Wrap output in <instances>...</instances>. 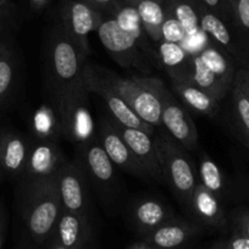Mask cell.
<instances>
[{"label":"cell","instance_id":"obj_1","mask_svg":"<svg viewBox=\"0 0 249 249\" xmlns=\"http://www.w3.org/2000/svg\"><path fill=\"white\" fill-rule=\"evenodd\" d=\"M20 212L31 238L44 244L53 236L62 212L57 178L21 187Z\"/></svg>","mask_w":249,"mask_h":249},{"label":"cell","instance_id":"obj_2","mask_svg":"<svg viewBox=\"0 0 249 249\" xmlns=\"http://www.w3.org/2000/svg\"><path fill=\"white\" fill-rule=\"evenodd\" d=\"M86 55L66 33L61 23L52 28L45 48V78L50 98L81 82Z\"/></svg>","mask_w":249,"mask_h":249},{"label":"cell","instance_id":"obj_3","mask_svg":"<svg viewBox=\"0 0 249 249\" xmlns=\"http://www.w3.org/2000/svg\"><path fill=\"white\" fill-rule=\"evenodd\" d=\"M238 68L229 53L210 42L199 53L190 55L187 78L221 102L231 92Z\"/></svg>","mask_w":249,"mask_h":249},{"label":"cell","instance_id":"obj_4","mask_svg":"<svg viewBox=\"0 0 249 249\" xmlns=\"http://www.w3.org/2000/svg\"><path fill=\"white\" fill-rule=\"evenodd\" d=\"M50 99H54L59 107L62 137L76 147L98 137L97 124L89 107V92L83 80Z\"/></svg>","mask_w":249,"mask_h":249},{"label":"cell","instance_id":"obj_5","mask_svg":"<svg viewBox=\"0 0 249 249\" xmlns=\"http://www.w3.org/2000/svg\"><path fill=\"white\" fill-rule=\"evenodd\" d=\"M154 142L165 182L169 183L177 199L186 208L193 191L199 183L198 172L188 154L190 152L167 133H154Z\"/></svg>","mask_w":249,"mask_h":249},{"label":"cell","instance_id":"obj_6","mask_svg":"<svg viewBox=\"0 0 249 249\" xmlns=\"http://www.w3.org/2000/svg\"><path fill=\"white\" fill-rule=\"evenodd\" d=\"M141 85L153 90L161 103V127L187 152H197L199 136L191 112L165 87L160 78L152 76H133Z\"/></svg>","mask_w":249,"mask_h":249},{"label":"cell","instance_id":"obj_7","mask_svg":"<svg viewBox=\"0 0 249 249\" xmlns=\"http://www.w3.org/2000/svg\"><path fill=\"white\" fill-rule=\"evenodd\" d=\"M97 69L103 78L130 105L140 119L152 127H161V103L153 90L141 85L135 77L124 78L107 69Z\"/></svg>","mask_w":249,"mask_h":249},{"label":"cell","instance_id":"obj_8","mask_svg":"<svg viewBox=\"0 0 249 249\" xmlns=\"http://www.w3.org/2000/svg\"><path fill=\"white\" fill-rule=\"evenodd\" d=\"M82 78L87 87L88 92L94 93L98 97L102 98L107 104V109L109 115L107 116L114 121L124 124L126 127L137 128V130L145 131L154 136L155 128L150 124H145L142 119L130 107V105L124 102L119 94L114 90V88L103 78L100 72L95 66L86 64L83 65Z\"/></svg>","mask_w":249,"mask_h":249},{"label":"cell","instance_id":"obj_9","mask_svg":"<svg viewBox=\"0 0 249 249\" xmlns=\"http://www.w3.org/2000/svg\"><path fill=\"white\" fill-rule=\"evenodd\" d=\"M103 18L104 15L86 0H61L59 22L86 56L90 53L89 35L97 32Z\"/></svg>","mask_w":249,"mask_h":249},{"label":"cell","instance_id":"obj_10","mask_svg":"<svg viewBox=\"0 0 249 249\" xmlns=\"http://www.w3.org/2000/svg\"><path fill=\"white\" fill-rule=\"evenodd\" d=\"M77 161L82 166L88 182L94 186L103 199L114 196L116 190L115 165L107 157L98 137L92 142L76 147Z\"/></svg>","mask_w":249,"mask_h":249},{"label":"cell","instance_id":"obj_11","mask_svg":"<svg viewBox=\"0 0 249 249\" xmlns=\"http://www.w3.org/2000/svg\"><path fill=\"white\" fill-rule=\"evenodd\" d=\"M68 161L59 143L36 140L31 145L25 171L20 177L21 187L57 178L60 170Z\"/></svg>","mask_w":249,"mask_h":249},{"label":"cell","instance_id":"obj_12","mask_svg":"<svg viewBox=\"0 0 249 249\" xmlns=\"http://www.w3.org/2000/svg\"><path fill=\"white\" fill-rule=\"evenodd\" d=\"M99 39L112 59L122 68H138L147 71L145 56L138 48L136 40L122 31L114 18L104 16L97 30Z\"/></svg>","mask_w":249,"mask_h":249},{"label":"cell","instance_id":"obj_13","mask_svg":"<svg viewBox=\"0 0 249 249\" xmlns=\"http://www.w3.org/2000/svg\"><path fill=\"white\" fill-rule=\"evenodd\" d=\"M88 179L77 160L68 161L57 175V188L62 210L90 217V197Z\"/></svg>","mask_w":249,"mask_h":249},{"label":"cell","instance_id":"obj_14","mask_svg":"<svg viewBox=\"0 0 249 249\" xmlns=\"http://www.w3.org/2000/svg\"><path fill=\"white\" fill-rule=\"evenodd\" d=\"M97 135L100 144L103 145L105 153L115 166L120 167L140 179H144V181L149 179L141 162L126 144L124 138L115 130L107 115L99 117L97 124Z\"/></svg>","mask_w":249,"mask_h":249},{"label":"cell","instance_id":"obj_15","mask_svg":"<svg viewBox=\"0 0 249 249\" xmlns=\"http://www.w3.org/2000/svg\"><path fill=\"white\" fill-rule=\"evenodd\" d=\"M199 20L200 28L210 38V40L229 53L236 60L238 66H244L249 52H247V48L244 47L242 40V38L244 37H242L243 35L239 32L238 28L230 25L212 11L203 8L200 4Z\"/></svg>","mask_w":249,"mask_h":249},{"label":"cell","instance_id":"obj_16","mask_svg":"<svg viewBox=\"0 0 249 249\" xmlns=\"http://www.w3.org/2000/svg\"><path fill=\"white\" fill-rule=\"evenodd\" d=\"M109 120L111 121L115 130L124 138L128 148L132 150V153L137 158L138 161L141 162V165L143 166L149 179L159 182V183L165 182L161 165H160L159 155H158L157 145H155L154 142V136L145 132V131L137 130V128L126 127V126L114 121L110 117Z\"/></svg>","mask_w":249,"mask_h":249},{"label":"cell","instance_id":"obj_17","mask_svg":"<svg viewBox=\"0 0 249 249\" xmlns=\"http://www.w3.org/2000/svg\"><path fill=\"white\" fill-rule=\"evenodd\" d=\"M32 142L18 132L0 135V169L11 178H20L25 171Z\"/></svg>","mask_w":249,"mask_h":249},{"label":"cell","instance_id":"obj_18","mask_svg":"<svg viewBox=\"0 0 249 249\" xmlns=\"http://www.w3.org/2000/svg\"><path fill=\"white\" fill-rule=\"evenodd\" d=\"M186 209L204 226L213 229H224L226 226L227 219L221 199L200 183L193 191Z\"/></svg>","mask_w":249,"mask_h":249},{"label":"cell","instance_id":"obj_19","mask_svg":"<svg viewBox=\"0 0 249 249\" xmlns=\"http://www.w3.org/2000/svg\"><path fill=\"white\" fill-rule=\"evenodd\" d=\"M172 89L190 112L199 116L216 117L220 110V102L207 90L202 89L187 77L171 80Z\"/></svg>","mask_w":249,"mask_h":249},{"label":"cell","instance_id":"obj_20","mask_svg":"<svg viewBox=\"0 0 249 249\" xmlns=\"http://www.w3.org/2000/svg\"><path fill=\"white\" fill-rule=\"evenodd\" d=\"M53 234L65 248L82 249L92 236L90 217L62 210Z\"/></svg>","mask_w":249,"mask_h":249},{"label":"cell","instance_id":"obj_21","mask_svg":"<svg viewBox=\"0 0 249 249\" xmlns=\"http://www.w3.org/2000/svg\"><path fill=\"white\" fill-rule=\"evenodd\" d=\"M200 231L202 229L199 225L174 217L149 233L144 234L143 241L150 244L153 248L175 249L186 243L191 237L196 236Z\"/></svg>","mask_w":249,"mask_h":249},{"label":"cell","instance_id":"obj_22","mask_svg":"<svg viewBox=\"0 0 249 249\" xmlns=\"http://www.w3.org/2000/svg\"><path fill=\"white\" fill-rule=\"evenodd\" d=\"M130 215L136 229L143 236L175 217L171 208L157 198H142L133 203Z\"/></svg>","mask_w":249,"mask_h":249},{"label":"cell","instance_id":"obj_23","mask_svg":"<svg viewBox=\"0 0 249 249\" xmlns=\"http://www.w3.org/2000/svg\"><path fill=\"white\" fill-rule=\"evenodd\" d=\"M109 18H114L119 27L136 40L138 48L145 56L158 61V53L157 50L150 47V39L148 38L147 33L143 28L140 14L136 9L135 4L126 3L119 6Z\"/></svg>","mask_w":249,"mask_h":249},{"label":"cell","instance_id":"obj_24","mask_svg":"<svg viewBox=\"0 0 249 249\" xmlns=\"http://www.w3.org/2000/svg\"><path fill=\"white\" fill-rule=\"evenodd\" d=\"M31 130L33 137L37 141H49L59 142L62 138L61 120H60L59 107L54 99L43 103L32 115Z\"/></svg>","mask_w":249,"mask_h":249},{"label":"cell","instance_id":"obj_25","mask_svg":"<svg viewBox=\"0 0 249 249\" xmlns=\"http://www.w3.org/2000/svg\"><path fill=\"white\" fill-rule=\"evenodd\" d=\"M158 62L164 68L171 80L187 77L190 54L178 43L160 40L157 48Z\"/></svg>","mask_w":249,"mask_h":249},{"label":"cell","instance_id":"obj_26","mask_svg":"<svg viewBox=\"0 0 249 249\" xmlns=\"http://www.w3.org/2000/svg\"><path fill=\"white\" fill-rule=\"evenodd\" d=\"M140 14L143 28L152 43L161 40V27L166 18V4L161 0H132Z\"/></svg>","mask_w":249,"mask_h":249},{"label":"cell","instance_id":"obj_27","mask_svg":"<svg viewBox=\"0 0 249 249\" xmlns=\"http://www.w3.org/2000/svg\"><path fill=\"white\" fill-rule=\"evenodd\" d=\"M166 8L177 18L183 27L186 36H192L200 32L199 3L197 0H169Z\"/></svg>","mask_w":249,"mask_h":249},{"label":"cell","instance_id":"obj_28","mask_svg":"<svg viewBox=\"0 0 249 249\" xmlns=\"http://www.w3.org/2000/svg\"><path fill=\"white\" fill-rule=\"evenodd\" d=\"M197 172L199 183L222 200L226 195V181L219 165L212 158L202 153L199 155Z\"/></svg>","mask_w":249,"mask_h":249},{"label":"cell","instance_id":"obj_29","mask_svg":"<svg viewBox=\"0 0 249 249\" xmlns=\"http://www.w3.org/2000/svg\"><path fill=\"white\" fill-rule=\"evenodd\" d=\"M16 77L15 55L8 42L0 39V107L10 98Z\"/></svg>","mask_w":249,"mask_h":249},{"label":"cell","instance_id":"obj_30","mask_svg":"<svg viewBox=\"0 0 249 249\" xmlns=\"http://www.w3.org/2000/svg\"><path fill=\"white\" fill-rule=\"evenodd\" d=\"M229 95L231 98V117L244 144L249 148V102L236 86L232 87Z\"/></svg>","mask_w":249,"mask_h":249},{"label":"cell","instance_id":"obj_31","mask_svg":"<svg viewBox=\"0 0 249 249\" xmlns=\"http://www.w3.org/2000/svg\"><path fill=\"white\" fill-rule=\"evenodd\" d=\"M166 10H167L166 18H165L161 27V40L182 44L184 38H186V32H184L181 23L177 21V18H175L174 15H172L171 11H170L167 8Z\"/></svg>","mask_w":249,"mask_h":249},{"label":"cell","instance_id":"obj_32","mask_svg":"<svg viewBox=\"0 0 249 249\" xmlns=\"http://www.w3.org/2000/svg\"><path fill=\"white\" fill-rule=\"evenodd\" d=\"M233 14L234 22L239 32L249 36V0H227Z\"/></svg>","mask_w":249,"mask_h":249},{"label":"cell","instance_id":"obj_33","mask_svg":"<svg viewBox=\"0 0 249 249\" xmlns=\"http://www.w3.org/2000/svg\"><path fill=\"white\" fill-rule=\"evenodd\" d=\"M197 1L203 6V8L212 11L213 14H215V15L219 16L220 18H222V20L226 21L227 23H230V25L234 26V27L237 28L236 22H234L233 14H232L231 10V6H230L227 0H197Z\"/></svg>","mask_w":249,"mask_h":249},{"label":"cell","instance_id":"obj_34","mask_svg":"<svg viewBox=\"0 0 249 249\" xmlns=\"http://www.w3.org/2000/svg\"><path fill=\"white\" fill-rule=\"evenodd\" d=\"M86 1L104 16H110L119 6L124 4L132 3V0H86Z\"/></svg>","mask_w":249,"mask_h":249},{"label":"cell","instance_id":"obj_35","mask_svg":"<svg viewBox=\"0 0 249 249\" xmlns=\"http://www.w3.org/2000/svg\"><path fill=\"white\" fill-rule=\"evenodd\" d=\"M233 86H236V87L243 93V95L249 102V69L248 68H246V66H239V68L237 69V72L236 75H234Z\"/></svg>","mask_w":249,"mask_h":249},{"label":"cell","instance_id":"obj_36","mask_svg":"<svg viewBox=\"0 0 249 249\" xmlns=\"http://www.w3.org/2000/svg\"><path fill=\"white\" fill-rule=\"evenodd\" d=\"M226 244L227 249H249V237L237 225L236 231L233 232L231 238L226 242Z\"/></svg>","mask_w":249,"mask_h":249},{"label":"cell","instance_id":"obj_37","mask_svg":"<svg viewBox=\"0 0 249 249\" xmlns=\"http://www.w3.org/2000/svg\"><path fill=\"white\" fill-rule=\"evenodd\" d=\"M6 226H8V216L3 202H0V249H3L4 241H5Z\"/></svg>","mask_w":249,"mask_h":249},{"label":"cell","instance_id":"obj_38","mask_svg":"<svg viewBox=\"0 0 249 249\" xmlns=\"http://www.w3.org/2000/svg\"><path fill=\"white\" fill-rule=\"evenodd\" d=\"M14 6L10 0H0V25L13 16Z\"/></svg>","mask_w":249,"mask_h":249},{"label":"cell","instance_id":"obj_39","mask_svg":"<svg viewBox=\"0 0 249 249\" xmlns=\"http://www.w3.org/2000/svg\"><path fill=\"white\" fill-rule=\"evenodd\" d=\"M237 225H238V226L243 230L244 233L249 237V210L242 213L241 216H239L238 224Z\"/></svg>","mask_w":249,"mask_h":249},{"label":"cell","instance_id":"obj_40","mask_svg":"<svg viewBox=\"0 0 249 249\" xmlns=\"http://www.w3.org/2000/svg\"><path fill=\"white\" fill-rule=\"evenodd\" d=\"M53 0H28V3H30V6L35 11H40L43 10L44 8H47L50 3H52Z\"/></svg>","mask_w":249,"mask_h":249},{"label":"cell","instance_id":"obj_41","mask_svg":"<svg viewBox=\"0 0 249 249\" xmlns=\"http://www.w3.org/2000/svg\"><path fill=\"white\" fill-rule=\"evenodd\" d=\"M45 248L44 249H68L65 248V247L62 246L61 243H60L59 241L56 239V237L53 234L52 237H50L49 239H48L47 242H45Z\"/></svg>","mask_w":249,"mask_h":249},{"label":"cell","instance_id":"obj_42","mask_svg":"<svg viewBox=\"0 0 249 249\" xmlns=\"http://www.w3.org/2000/svg\"><path fill=\"white\" fill-rule=\"evenodd\" d=\"M127 249H153V247L150 244H148L147 242H137V243L132 244L131 247H128Z\"/></svg>","mask_w":249,"mask_h":249},{"label":"cell","instance_id":"obj_43","mask_svg":"<svg viewBox=\"0 0 249 249\" xmlns=\"http://www.w3.org/2000/svg\"><path fill=\"white\" fill-rule=\"evenodd\" d=\"M210 249H227L226 242H217Z\"/></svg>","mask_w":249,"mask_h":249},{"label":"cell","instance_id":"obj_44","mask_svg":"<svg viewBox=\"0 0 249 249\" xmlns=\"http://www.w3.org/2000/svg\"><path fill=\"white\" fill-rule=\"evenodd\" d=\"M18 249H37V248H35L33 246H30V244H22Z\"/></svg>","mask_w":249,"mask_h":249},{"label":"cell","instance_id":"obj_45","mask_svg":"<svg viewBox=\"0 0 249 249\" xmlns=\"http://www.w3.org/2000/svg\"><path fill=\"white\" fill-rule=\"evenodd\" d=\"M244 66L249 69V54H248V56H247V61H246V64H244Z\"/></svg>","mask_w":249,"mask_h":249},{"label":"cell","instance_id":"obj_46","mask_svg":"<svg viewBox=\"0 0 249 249\" xmlns=\"http://www.w3.org/2000/svg\"><path fill=\"white\" fill-rule=\"evenodd\" d=\"M82 249H89V247H88V246H86V247H83Z\"/></svg>","mask_w":249,"mask_h":249},{"label":"cell","instance_id":"obj_47","mask_svg":"<svg viewBox=\"0 0 249 249\" xmlns=\"http://www.w3.org/2000/svg\"><path fill=\"white\" fill-rule=\"evenodd\" d=\"M1 175H3V171H1V169H0V177H1Z\"/></svg>","mask_w":249,"mask_h":249},{"label":"cell","instance_id":"obj_48","mask_svg":"<svg viewBox=\"0 0 249 249\" xmlns=\"http://www.w3.org/2000/svg\"><path fill=\"white\" fill-rule=\"evenodd\" d=\"M164 1H165V3H166V1H169V0H164Z\"/></svg>","mask_w":249,"mask_h":249},{"label":"cell","instance_id":"obj_49","mask_svg":"<svg viewBox=\"0 0 249 249\" xmlns=\"http://www.w3.org/2000/svg\"><path fill=\"white\" fill-rule=\"evenodd\" d=\"M153 249H160V248H153Z\"/></svg>","mask_w":249,"mask_h":249},{"label":"cell","instance_id":"obj_50","mask_svg":"<svg viewBox=\"0 0 249 249\" xmlns=\"http://www.w3.org/2000/svg\"><path fill=\"white\" fill-rule=\"evenodd\" d=\"M161 1H164V0H161ZM164 3H165V1H164Z\"/></svg>","mask_w":249,"mask_h":249}]
</instances>
